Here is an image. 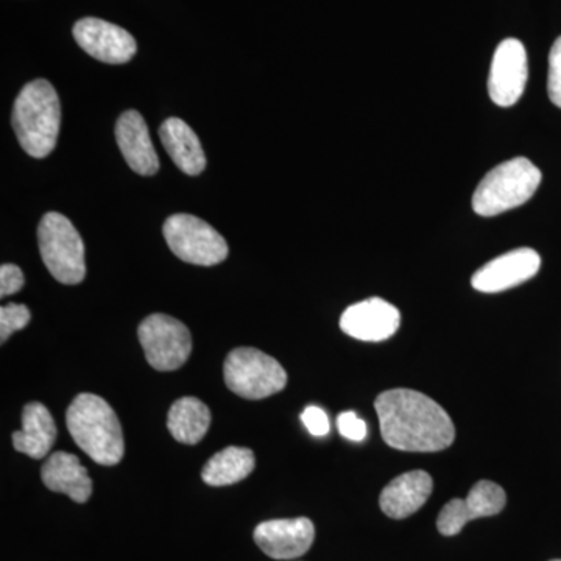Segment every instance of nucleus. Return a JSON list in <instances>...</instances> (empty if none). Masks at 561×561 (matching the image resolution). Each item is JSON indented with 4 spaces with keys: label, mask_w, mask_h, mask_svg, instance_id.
Wrapping results in <instances>:
<instances>
[{
    "label": "nucleus",
    "mask_w": 561,
    "mask_h": 561,
    "mask_svg": "<svg viewBox=\"0 0 561 561\" xmlns=\"http://www.w3.org/2000/svg\"><path fill=\"white\" fill-rule=\"evenodd\" d=\"M375 409L383 442L398 451L438 453L456 438L448 412L420 391H383L376 398Z\"/></svg>",
    "instance_id": "nucleus-1"
},
{
    "label": "nucleus",
    "mask_w": 561,
    "mask_h": 561,
    "mask_svg": "<svg viewBox=\"0 0 561 561\" xmlns=\"http://www.w3.org/2000/svg\"><path fill=\"white\" fill-rule=\"evenodd\" d=\"M73 442L95 463L114 467L125 453L124 434L113 408L98 394L81 393L66 412Z\"/></svg>",
    "instance_id": "nucleus-2"
},
{
    "label": "nucleus",
    "mask_w": 561,
    "mask_h": 561,
    "mask_svg": "<svg viewBox=\"0 0 561 561\" xmlns=\"http://www.w3.org/2000/svg\"><path fill=\"white\" fill-rule=\"evenodd\" d=\"M14 133L22 149L33 158H46L57 146L61 106L57 91L47 80L25 84L14 102Z\"/></svg>",
    "instance_id": "nucleus-3"
},
{
    "label": "nucleus",
    "mask_w": 561,
    "mask_h": 561,
    "mask_svg": "<svg viewBox=\"0 0 561 561\" xmlns=\"http://www.w3.org/2000/svg\"><path fill=\"white\" fill-rule=\"evenodd\" d=\"M542 180L541 171L527 158L502 162L483 176L472 195L478 216H500L518 208L534 197Z\"/></svg>",
    "instance_id": "nucleus-4"
},
{
    "label": "nucleus",
    "mask_w": 561,
    "mask_h": 561,
    "mask_svg": "<svg viewBox=\"0 0 561 561\" xmlns=\"http://www.w3.org/2000/svg\"><path fill=\"white\" fill-rule=\"evenodd\" d=\"M39 253L55 279L76 286L87 276L84 243L72 221L60 213H47L38 228Z\"/></svg>",
    "instance_id": "nucleus-5"
},
{
    "label": "nucleus",
    "mask_w": 561,
    "mask_h": 561,
    "mask_svg": "<svg viewBox=\"0 0 561 561\" xmlns=\"http://www.w3.org/2000/svg\"><path fill=\"white\" fill-rule=\"evenodd\" d=\"M224 376L228 389L245 400H264L287 383L283 365L256 348L232 350L225 360Z\"/></svg>",
    "instance_id": "nucleus-6"
},
{
    "label": "nucleus",
    "mask_w": 561,
    "mask_h": 561,
    "mask_svg": "<svg viewBox=\"0 0 561 561\" xmlns=\"http://www.w3.org/2000/svg\"><path fill=\"white\" fill-rule=\"evenodd\" d=\"M162 232L172 253L187 264L210 267L227 260V241L209 224L191 214L169 217Z\"/></svg>",
    "instance_id": "nucleus-7"
},
{
    "label": "nucleus",
    "mask_w": 561,
    "mask_h": 561,
    "mask_svg": "<svg viewBox=\"0 0 561 561\" xmlns=\"http://www.w3.org/2000/svg\"><path fill=\"white\" fill-rule=\"evenodd\" d=\"M138 337L147 362L158 371L179 370L190 359L192 337L186 324L165 313H153L140 323Z\"/></svg>",
    "instance_id": "nucleus-8"
},
{
    "label": "nucleus",
    "mask_w": 561,
    "mask_h": 561,
    "mask_svg": "<svg viewBox=\"0 0 561 561\" xmlns=\"http://www.w3.org/2000/svg\"><path fill=\"white\" fill-rule=\"evenodd\" d=\"M529 79L526 47L519 39L502 41L493 55L489 77L491 101L502 108L515 105L523 98Z\"/></svg>",
    "instance_id": "nucleus-9"
},
{
    "label": "nucleus",
    "mask_w": 561,
    "mask_h": 561,
    "mask_svg": "<svg viewBox=\"0 0 561 561\" xmlns=\"http://www.w3.org/2000/svg\"><path fill=\"white\" fill-rule=\"evenodd\" d=\"M77 44L95 60L106 65H124L136 55L138 46L130 33L119 25L98 18H84L73 25Z\"/></svg>",
    "instance_id": "nucleus-10"
},
{
    "label": "nucleus",
    "mask_w": 561,
    "mask_h": 561,
    "mask_svg": "<svg viewBox=\"0 0 561 561\" xmlns=\"http://www.w3.org/2000/svg\"><path fill=\"white\" fill-rule=\"evenodd\" d=\"M505 502H507V494L497 483L478 482L468 493L467 500L456 497L442 508L437 519L438 531L445 537H454L460 534L465 524L472 519L486 518L501 513Z\"/></svg>",
    "instance_id": "nucleus-11"
},
{
    "label": "nucleus",
    "mask_w": 561,
    "mask_h": 561,
    "mask_svg": "<svg viewBox=\"0 0 561 561\" xmlns=\"http://www.w3.org/2000/svg\"><path fill=\"white\" fill-rule=\"evenodd\" d=\"M541 267V257L531 249H516L494 257L472 276L471 284L482 294L500 291L519 286L537 275Z\"/></svg>",
    "instance_id": "nucleus-12"
},
{
    "label": "nucleus",
    "mask_w": 561,
    "mask_h": 561,
    "mask_svg": "<svg viewBox=\"0 0 561 561\" xmlns=\"http://www.w3.org/2000/svg\"><path fill=\"white\" fill-rule=\"evenodd\" d=\"M316 527L309 518L272 519L254 529V541L265 556L275 560H294L311 549Z\"/></svg>",
    "instance_id": "nucleus-13"
},
{
    "label": "nucleus",
    "mask_w": 561,
    "mask_h": 561,
    "mask_svg": "<svg viewBox=\"0 0 561 561\" xmlns=\"http://www.w3.org/2000/svg\"><path fill=\"white\" fill-rule=\"evenodd\" d=\"M401 313L382 298H368L350 306L341 317V330L362 342H382L398 331Z\"/></svg>",
    "instance_id": "nucleus-14"
},
{
    "label": "nucleus",
    "mask_w": 561,
    "mask_h": 561,
    "mask_svg": "<svg viewBox=\"0 0 561 561\" xmlns=\"http://www.w3.org/2000/svg\"><path fill=\"white\" fill-rule=\"evenodd\" d=\"M117 146L131 171L142 176L160 171V160L150 139L149 128L138 111L128 110L116 125Z\"/></svg>",
    "instance_id": "nucleus-15"
},
{
    "label": "nucleus",
    "mask_w": 561,
    "mask_h": 561,
    "mask_svg": "<svg viewBox=\"0 0 561 561\" xmlns=\"http://www.w3.org/2000/svg\"><path fill=\"white\" fill-rule=\"evenodd\" d=\"M432 490L434 481L426 471L404 472L382 490L379 505L389 518L404 519L426 504Z\"/></svg>",
    "instance_id": "nucleus-16"
},
{
    "label": "nucleus",
    "mask_w": 561,
    "mask_h": 561,
    "mask_svg": "<svg viewBox=\"0 0 561 561\" xmlns=\"http://www.w3.org/2000/svg\"><path fill=\"white\" fill-rule=\"evenodd\" d=\"M44 485L55 493H62L73 502L84 504L92 494V481L79 457L69 453H54L41 468Z\"/></svg>",
    "instance_id": "nucleus-17"
},
{
    "label": "nucleus",
    "mask_w": 561,
    "mask_h": 561,
    "mask_svg": "<svg viewBox=\"0 0 561 561\" xmlns=\"http://www.w3.org/2000/svg\"><path fill=\"white\" fill-rule=\"evenodd\" d=\"M57 434L49 409L41 402H31L22 411V430L14 432L13 446L18 453L41 460L54 448Z\"/></svg>",
    "instance_id": "nucleus-18"
},
{
    "label": "nucleus",
    "mask_w": 561,
    "mask_h": 561,
    "mask_svg": "<svg viewBox=\"0 0 561 561\" xmlns=\"http://www.w3.org/2000/svg\"><path fill=\"white\" fill-rule=\"evenodd\" d=\"M160 138L173 162L186 175H201L206 169V157L201 139L186 122L171 117L161 125Z\"/></svg>",
    "instance_id": "nucleus-19"
},
{
    "label": "nucleus",
    "mask_w": 561,
    "mask_h": 561,
    "mask_svg": "<svg viewBox=\"0 0 561 561\" xmlns=\"http://www.w3.org/2000/svg\"><path fill=\"white\" fill-rule=\"evenodd\" d=\"M210 412L198 398H180L173 402L168 416L172 437L184 445H197L209 431Z\"/></svg>",
    "instance_id": "nucleus-20"
},
{
    "label": "nucleus",
    "mask_w": 561,
    "mask_h": 561,
    "mask_svg": "<svg viewBox=\"0 0 561 561\" xmlns=\"http://www.w3.org/2000/svg\"><path fill=\"white\" fill-rule=\"evenodd\" d=\"M254 467H256V459L251 449L228 446L206 461L202 479L210 486L232 485L249 478Z\"/></svg>",
    "instance_id": "nucleus-21"
},
{
    "label": "nucleus",
    "mask_w": 561,
    "mask_h": 561,
    "mask_svg": "<svg viewBox=\"0 0 561 561\" xmlns=\"http://www.w3.org/2000/svg\"><path fill=\"white\" fill-rule=\"evenodd\" d=\"M31 319L32 313L27 306L16 302L3 306L0 309V342L5 343L13 332L24 330L31 323Z\"/></svg>",
    "instance_id": "nucleus-22"
},
{
    "label": "nucleus",
    "mask_w": 561,
    "mask_h": 561,
    "mask_svg": "<svg viewBox=\"0 0 561 561\" xmlns=\"http://www.w3.org/2000/svg\"><path fill=\"white\" fill-rule=\"evenodd\" d=\"M548 94L553 105L561 108V36L549 54Z\"/></svg>",
    "instance_id": "nucleus-23"
},
{
    "label": "nucleus",
    "mask_w": 561,
    "mask_h": 561,
    "mask_svg": "<svg viewBox=\"0 0 561 561\" xmlns=\"http://www.w3.org/2000/svg\"><path fill=\"white\" fill-rule=\"evenodd\" d=\"M339 432L351 442H362L367 437V424L354 412H343L337 419Z\"/></svg>",
    "instance_id": "nucleus-24"
},
{
    "label": "nucleus",
    "mask_w": 561,
    "mask_h": 561,
    "mask_svg": "<svg viewBox=\"0 0 561 561\" xmlns=\"http://www.w3.org/2000/svg\"><path fill=\"white\" fill-rule=\"evenodd\" d=\"M301 421L313 437H324V435L330 434V419H328L323 409L317 408V405L306 408L305 412L301 413Z\"/></svg>",
    "instance_id": "nucleus-25"
},
{
    "label": "nucleus",
    "mask_w": 561,
    "mask_h": 561,
    "mask_svg": "<svg viewBox=\"0 0 561 561\" xmlns=\"http://www.w3.org/2000/svg\"><path fill=\"white\" fill-rule=\"evenodd\" d=\"M24 287V273L18 265L3 264L0 267V297L18 294Z\"/></svg>",
    "instance_id": "nucleus-26"
},
{
    "label": "nucleus",
    "mask_w": 561,
    "mask_h": 561,
    "mask_svg": "<svg viewBox=\"0 0 561 561\" xmlns=\"http://www.w3.org/2000/svg\"><path fill=\"white\" fill-rule=\"evenodd\" d=\"M551 561H561V560H551Z\"/></svg>",
    "instance_id": "nucleus-27"
}]
</instances>
